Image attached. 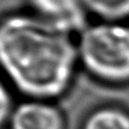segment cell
Listing matches in <instances>:
<instances>
[{
  "instance_id": "obj_3",
  "label": "cell",
  "mask_w": 129,
  "mask_h": 129,
  "mask_svg": "<svg viewBox=\"0 0 129 129\" xmlns=\"http://www.w3.org/2000/svg\"><path fill=\"white\" fill-rule=\"evenodd\" d=\"M28 4L32 14L72 35L87 25L83 0H28Z\"/></svg>"
},
{
  "instance_id": "obj_7",
  "label": "cell",
  "mask_w": 129,
  "mask_h": 129,
  "mask_svg": "<svg viewBox=\"0 0 129 129\" xmlns=\"http://www.w3.org/2000/svg\"><path fill=\"white\" fill-rule=\"evenodd\" d=\"M6 79L0 75V127L5 123V121L9 118V116L12 114V99L10 94L9 87L6 84Z\"/></svg>"
},
{
  "instance_id": "obj_6",
  "label": "cell",
  "mask_w": 129,
  "mask_h": 129,
  "mask_svg": "<svg viewBox=\"0 0 129 129\" xmlns=\"http://www.w3.org/2000/svg\"><path fill=\"white\" fill-rule=\"evenodd\" d=\"M83 129H129V114L114 106L101 108L86 118Z\"/></svg>"
},
{
  "instance_id": "obj_4",
  "label": "cell",
  "mask_w": 129,
  "mask_h": 129,
  "mask_svg": "<svg viewBox=\"0 0 129 129\" xmlns=\"http://www.w3.org/2000/svg\"><path fill=\"white\" fill-rule=\"evenodd\" d=\"M12 129H63L61 112L47 99L23 102L11 114Z\"/></svg>"
},
{
  "instance_id": "obj_5",
  "label": "cell",
  "mask_w": 129,
  "mask_h": 129,
  "mask_svg": "<svg viewBox=\"0 0 129 129\" xmlns=\"http://www.w3.org/2000/svg\"><path fill=\"white\" fill-rule=\"evenodd\" d=\"M96 22H124L129 18V0H83Z\"/></svg>"
},
{
  "instance_id": "obj_1",
  "label": "cell",
  "mask_w": 129,
  "mask_h": 129,
  "mask_svg": "<svg viewBox=\"0 0 129 129\" xmlns=\"http://www.w3.org/2000/svg\"><path fill=\"white\" fill-rule=\"evenodd\" d=\"M31 12L0 20V72L19 92L35 99L61 96L79 64L77 42Z\"/></svg>"
},
{
  "instance_id": "obj_2",
  "label": "cell",
  "mask_w": 129,
  "mask_h": 129,
  "mask_svg": "<svg viewBox=\"0 0 129 129\" xmlns=\"http://www.w3.org/2000/svg\"><path fill=\"white\" fill-rule=\"evenodd\" d=\"M77 48L79 64L92 78L110 85L129 83V25L124 22L87 24Z\"/></svg>"
}]
</instances>
